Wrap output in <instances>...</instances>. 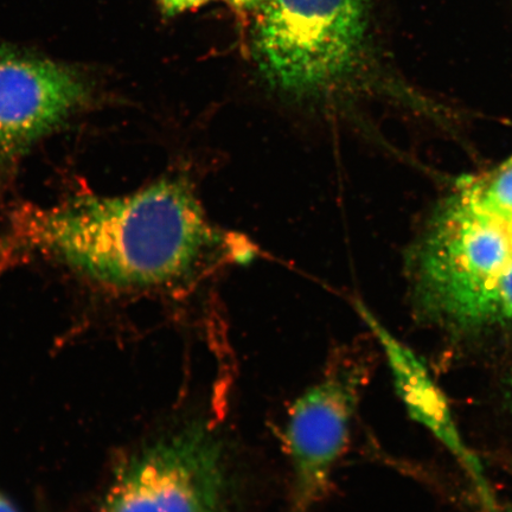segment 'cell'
Masks as SVG:
<instances>
[{
	"label": "cell",
	"mask_w": 512,
	"mask_h": 512,
	"mask_svg": "<svg viewBox=\"0 0 512 512\" xmlns=\"http://www.w3.org/2000/svg\"><path fill=\"white\" fill-rule=\"evenodd\" d=\"M503 392L505 405H507L509 413L512 416V358L507 373H505L504 376Z\"/></svg>",
	"instance_id": "10"
},
{
	"label": "cell",
	"mask_w": 512,
	"mask_h": 512,
	"mask_svg": "<svg viewBox=\"0 0 512 512\" xmlns=\"http://www.w3.org/2000/svg\"><path fill=\"white\" fill-rule=\"evenodd\" d=\"M415 294L422 315L454 335L512 328V219L448 198L419 247Z\"/></svg>",
	"instance_id": "2"
},
{
	"label": "cell",
	"mask_w": 512,
	"mask_h": 512,
	"mask_svg": "<svg viewBox=\"0 0 512 512\" xmlns=\"http://www.w3.org/2000/svg\"><path fill=\"white\" fill-rule=\"evenodd\" d=\"M226 2L238 10H258L266 0H226Z\"/></svg>",
	"instance_id": "11"
},
{
	"label": "cell",
	"mask_w": 512,
	"mask_h": 512,
	"mask_svg": "<svg viewBox=\"0 0 512 512\" xmlns=\"http://www.w3.org/2000/svg\"><path fill=\"white\" fill-rule=\"evenodd\" d=\"M83 82L60 64L0 55V156L29 146L82 104Z\"/></svg>",
	"instance_id": "6"
},
{
	"label": "cell",
	"mask_w": 512,
	"mask_h": 512,
	"mask_svg": "<svg viewBox=\"0 0 512 512\" xmlns=\"http://www.w3.org/2000/svg\"><path fill=\"white\" fill-rule=\"evenodd\" d=\"M0 512H18L15 505L3 494H0Z\"/></svg>",
	"instance_id": "12"
},
{
	"label": "cell",
	"mask_w": 512,
	"mask_h": 512,
	"mask_svg": "<svg viewBox=\"0 0 512 512\" xmlns=\"http://www.w3.org/2000/svg\"><path fill=\"white\" fill-rule=\"evenodd\" d=\"M501 512H512V507H510L509 509H505V510L503 509V510H501Z\"/></svg>",
	"instance_id": "13"
},
{
	"label": "cell",
	"mask_w": 512,
	"mask_h": 512,
	"mask_svg": "<svg viewBox=\"0 0 512 512\" xmlns=\"http://www.w3.org/2000/svg\"><path fill=\"white\" fill-rule=\"evenodd\" d=\"M229 240L177 176L120 197L28 204L11 216L2 251L47 256L112 287L155 288L188 285L234 256Z\"/></svg>",
	"instance_id": "1"
},
{
	"label": "cell",
	"mask_w": 512,
	"mask_h": 512,
	"mask_svg": "<svg viewBox=\"0 0 512 512\" xmlns=\"http://www.w3.org/2000/svg\"><path fill=\"white\" fill-rule=\"evenodd\" d=\"M368 8L369 0H266L254 55L268 85L296 98L334 92L360 66Z\"/></svg>",
	"instance_id": "3"
},
{
	"label": "cell",
	"mask_w": 512,
	"mask_h": 512,
	"mask_svg": "<svg viewBox=\"0 0 512 512\" xmlns=\"http://www.w3.org/2000/svg\"><path fill=\"white\" fill-rule=\"evenodd\" d=\"M355 306L358 315L380 343L392 370L396 389L412 418L428 428L463 466L466 475L475 485L485 512H501L482 463L465 444L452 418L445 396L428 373L425 364L405 343L396 338L368 307L361 302H356Z\"/></svg>",
	"instance_id": "7"
},
{
	"label": "cell",
	"mask_w": 512,
	"mask_h": 512,
	"mask_svg": "<svg viewBox=\"0 0 512 512\" xmlns=\"http://www.w3.org/2000/svg\"><path fill=\"white\" fill-rule=\"evenodd\" d=\"M367 377L362 357L336 351L320 379L294 403L285 432L292 466L287 512H312L330 494Z\"/></svg>",
	"instance_id": "5"
},
{
	"label": "cell",
	"mask_w": 512,
	"mask_h": 512,
	"mask_svg": "<svg viewBox=\"0 0 512 512\" xmlns=\"http://www.w3.org/2000/svg\"><path fill=\"white\" fill-rule=\"evenodd\" d=\"M208 2L210 0H158L160 8L168 16H175L182 14L184 11L200 8Z\"/></svg>",
	"instance_id": "9"
},
{
	"label": "cell",
	"mask_w": 512,
	"mask_h": 512,
	"mask_svg": "<svg viewBox=\"0 0 512 512\" xmlns=\"http://www.w3.org/2000/svg\"><path fill=\"white\" fill-rule=\"evenodd\" d=\"M453 196L472 209L512 219V157L485 174L464 178Z\"/></svg>",
	"instance_id": "8"
},
{
	"label": "cell",
	"mask_w": 512,
	"mask_h": 512,
	"mask_svg": "<svg viewBox=\"0 0 512 512\" xmlns=\"http://www.w3.org/2000/svg\"><path fill=\"white\" fill-rule=\"evenodd\" d=\"M232 494L219 432L194 420L124 459L102 512H229Z\"/></svg>",
	"instance_id": "4"
}]
</instances>
